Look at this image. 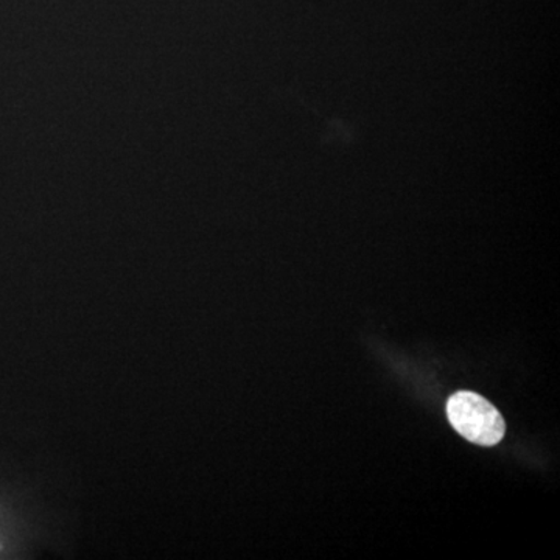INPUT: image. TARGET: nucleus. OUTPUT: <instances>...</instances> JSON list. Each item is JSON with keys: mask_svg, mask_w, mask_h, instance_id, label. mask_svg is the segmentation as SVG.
I'll return each mask as SVG.
<instances>
[{"mask_svg": "<svg viewBox=\"0 0 560 560\" xmlns=\"http://www.w3.org/2000/svg\"><path fill=\"white\" fill-rule=\"evenodd\" d=\"M447 418L453 429L471 444L492 447L506 433L503 416L490 401L470 390H459L447 401Z\"/></svg>", "mask_w": 560, "mask_h": 560, "instance_id": "obj_1", "label": "nucleus"}]
</instances>
